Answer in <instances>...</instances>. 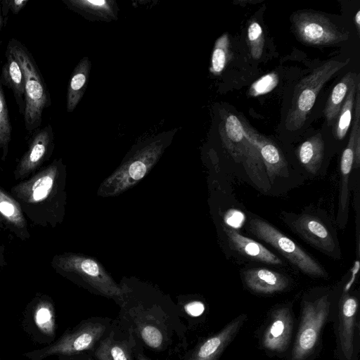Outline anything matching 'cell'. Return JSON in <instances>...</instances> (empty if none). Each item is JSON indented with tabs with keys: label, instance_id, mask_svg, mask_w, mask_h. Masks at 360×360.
Wrapping results in <instances>:
<instances>
[{
	"label": "cell",
	"instance_id": "1",
	"mask_svg": "<svg viewBox=\"0 0 360 360\" xmlns=\"http://www.w3.org/2000/svg\"><path fill=\"white\" fill-rule=\"evenodd\" d=\"M336 303L328 290L303 296L297 330L285 360H315L322 349L323 328L333 320Z\"/></svg>",
	"mask_w": 360,
	"mask_h": 360
},
{
	"label": "cell",
	"instance_id": "2",
	"mask_svg": "<svg viewBox=\"0 0 360 360\" xmlns=\"http://www.w3.org/2000/svg\"><path fill=\"white\" fill-rule=\"evenodd\" d=\"M60 168V162L55 160L11 188L12 196L33 224L46 227L56 222Z\"/></svg>",
	"mask_w": 360,
	"mask_h": 360
},
{
	"label": "cell",
	"instance_id": "3",
	"mask_svg": "<svg viewBox=\"0 0 360 360\" xmlns=\"http://www.w3.org/2000/svg\"><path fill=\"white\" fill-rule=\"evenodd\" d=\"M6 49L20 65L25 80V109L22 114L25 129L33 132L39 129L44 110L51 105L46 82L33 56L18 39L11 38Z\"/></svg>",
	"mask_w": 360,
	"mask_h": 360
},
{
	"label": "cell",
	"instance_id": "4",
	"mask_svg": "<svg viewBox=\"0 0 360 360\" xmlns=\"http://www.w3.org/2000/svg\"><path fill=\"white\" fill-rule=\"evenodd\" d=\"M349 62L328 60L314 69L295 87L292 104L285 119V127L288 131L300 129L305 123L314 106L316 97L330 79Z\"/></svg>",
	"mask_w": 360,
	"mask_h": 360
},
{
	"label": "cell",
	"instance_id": "5",
	"mask_svg": "<svg viewBox=\"0 0 360 360\" xmlns=\"http://www.w3.org/2000/svg\"><path fill=\"white\" fill-rule=\"evenodd\" d=\"M338 360H359L360 352L359 300L346 292L337 300L333 320Z\"/></svg>",
	"mask_w": 360,
	"mask_h": 360
},
{
	"label": "cell",
	"instance_id": "6",
	"mask_svg": "<svg viewBox=\"0 0 360 360\" xmlns=\"http://www.w3.org/2000/svg\"><path fill=\"white\" fill-rule=\"evenodd\" d=\"M295 323L291 302L273 307L257 332L260 349L269 357L285 358L292 342Z\"/></svg>",
	"mask_w": 360,
	"mask_h": 360
},
{
	"label": "cell",
	"instance_id": "7",
	"mask_svg": "<svg viewBox=\"0 0 360 360\" xmlns=\"http://www.w3.org/2000/svg\"><path fill=\"white\" fill-rule=\"evenodd\" d=\"M248 229L257 238L279 251L302 273L314 277L327 276V273L321 265L293 240L266 221L259 218H250Z\"/></svg>",
	"mask_w": 360,
	"mask_h": 360
},
{
	"label": "cell",
	"instance_id": "8",
	"mask_svg": "<svg viewBox=\"0 0 360 360\" xmlns=\"http://www.w3.org/2000/svg\"><path fill=\"white\" fill-rule=\"evenodd\" d=\"M105 330L98 322H84L65 332L55 342L41 349L24 354L30 360H43L56 355H72L92 349Z\"/></svg>",
	"mask_w": 360,
	"mask_h": 360
},
{
	"label": "cell",
	"instance_id": "9",
	"mask_svg": "<svg viewBox=\"0 0 360 360\" xmlns=\"http://www.w3.org/2000/svg\"><path fill=\"white\" fill-rule=\"evenodd\" d=\"M297 39L309 46H332L349 38V33L340 30L326 15L312 11H300L291 17Z\"/></svg>",
	"mask_w": 360,
	"mask_h": 360
},
{
	"label": "cell",
	"instance_id": "10",
	"mask_svg": "<svg viewBox=\"0 0 360 360\" xmlns=\"http://www.w3.org/2000/svg\"><path fill=\"white\" fill-rule=\"evenodd\" d=\"M162 148L160 140L143 148L105 182L102 190L105 193H117L141 179L160 157Z\"/></svg>",
	"mask_w": 360,
	"mask_h": 360
},
{
	"label": "cell",
	"instance_id": "11",
	"mask_svg": "<svg viewBox=\"0 0 360 360\" xmlns=\"http://www.w3.org/2000/svg\"><path fill=\"white\" fill-rule=\"evenodd\" d=\"M288 223L303 240L320 251L335 258L340 256V250L332 233L319 218L302 214L291 217Z\"/></svg>",
	"mask_w": 360,
	"mask_h": 360
},
{
	"label": "cell",
	"instance_id": "12",
	"mask_svg": "<svg viewBox=\"0 0 360 360\" xmlns=\"http://www.w3.org/2000/svg\"><path fill=\"white\" fill-rule=\"evenodd\" d=\"M27 151L15 169V178L22 179L36 171L51 155L54 147V134L49 124L34 131Z\"/></svg>",
	"mask_w": 360,
	"mask_h": 360
},
{
	"label": "cell",
	"instance_id": "13",
	"mask_svg": "<svg viewBox=\"0 0 360 360\" xmlns=\"http://www.w3.org/2000/svg\"><path fill=\"white\" fill-rule=\"evenodd\" d=\"M247 319V314H240L217 333L203 339L194 348L188 360H219L236 338Z\"/></svg>",
	"mask_w": 360,
	"mask_h": 360
},
{
	"label": "cell",
	"instance_id": "14",
	"mask_svg": "<svg viewBox=\"0 0 360 360\" xmlns=\"http://www.w3.org/2000/svg\"><path fill=\"white\" fill-rule=\"evenodd\" d=\"M360 115L354 114L353 127L350 132L347 146L342 152L340 160V191L338 222L341 228H344L347 222L349 213V179L353 164L354 163V141L356 134H360Z\"/></svg>",
	"mask_w": 360,
	"mask_h": 360
},
{
	"label": "cell",
	"instance_id": "15",
	"mask_svg": "<svg viewBox=\"0 0 360 360\" xmlns=\"http://www.w3.org/2000/svg\"><path fill=\"white\" fill-rule=\"evenodd\" d=\"M243 281L252 292L272 295L285 290L290 282L284 275L264 268H253L243 271Z\"/></svg>",
	"mask_w": 360,
	"mask_h": 360
},
{
	"label": "cell",
	"instance_id": "16",
	"mask_svg": "<svg viewBox=\"0 0 360 360\" xmlns=\"http://www.w3.org/2000/svg\"><path fill=\"white\" fill-rule=\"evenodd\" d=\"M0 224L21 239L30 237L25 216L18 202L0 188Z\"/></svg>",
	"mask_w": 360,
	"mask_h": 360
},
{
	"label": "cell",
	"instance_id": "17",
	"mask_svg": "<svg viewBox=\"0 0 360 360\" xmlns=\"http://www.w3.org/2000/svg\"><path fill=\"white\" fill-rule=\"evenodd\" d=\"M224 230L231 246L242 255L268 264H282L281 259L262 244L240 234L232 228L226 227Z\"/></svg>",
	"mask_w": 360,
	"mask_h": 360
},
{
	"label": "cell",
	"instance_id": "18",
	"mask_svg": "<svg viewBox=\"0 0 360 360\" xmlns=\"http://www.w3.org/2000/svg\"><path fill=\"white\" fill-rule=\"evenodd\" d=\"M5 62L2 66L0 81L2 86L12 92L18 112L22 115L25 109V80L22 70L12 53L6 49Z\"/></svg>",
	"mask_w": 360,
	"mask_h": 360
},
{
	"label": "cell",
	"instance_id": "19",
	"mask_svg": "<svg viewBox=\"0 0 360 360\" xmlns=\"http://www.w3.org/2000/svg\"><path fill=\"white\" fill-rule=\"evenodd\" d=\"M30 319L36 330L51 338L56 334V313L51 299L41 296L35 299L30 307Z\"/></svg>",
	"mask_w": 360,
	"mask_h": 360
},
{
	"label": "cell",
	"instance_id": "20",
	"mask_svg": "<svg viewBox=\"0 0 360 360\" xmlns=\"http://www.w3.org/2000/svg\"><path fill=\"white\" fill-rule=\"evenodd\" d=\"M254 138L263 161L268 179L274 183L276 177L284 176L287 166L278 148L266 137L253 131Z\"/></svg>",
	"mask_w": 360,
	"mask_h": 360
},
{
	"label": "cell",
	"instance_id": "21",
	"mask_svg": "<svg viewBox=\"0 0 360 360\" xmlns=\"http://www.w3.org/2000/svg\"><path fill=\"white\" fill-rule=\"evenodd\" d=\"M324 154V143L321 134L304 141L297 149V158L307 171L316 174L319 170Z\"/></svg>",
	"mask_w": 360,
	"mask_h": 360
},
{
	"label": "cell",
	"instance_id": "22",
	"mask_svg": "<svg viewBox=\"0 0 360 360\" xmlns=\"http://www.w3.org/2000/svg\"><path fill=\"white\" fill-rule=\"evenodd\" d=\"M90 70L87 57L83 58L71 75L67 92V110L71 112L79 103L86 89Z\"/></svg>",
	"mask_w": 360,
	"mask_h": 360
},
{
	"label": "cell",
	"instance_id": "23",
	"mask_svg": "<svg viewBox=\"0 0 360 360\" xmlns=\"http://www.w3.org/2000/svg\"><path fill=\"white\" fill-rule=\"evenodd\" d=\"M356 74L347 72L333 87L324 108V116L328 125H334L349 86Z\"/></svg>",
	"mask_w": 360,
	"mask_h": 360
},
{
	"label": "cell",
	"instance_id": "24",
	"mask_svg": "<svg viewBox=\"0 0 360 360\" xmlns=\"http://www.w3.org/2000/svg\"><path fill=\"white\" fill-rule=\"evenodd\" d=\"M358 77L356 75L352 82L334 124L333 134L339 140L345 137L351 123Z\"/></svg>",
	"mask_w": 360,
	"mask_h": 360
},
{
	"label": "cell",
	"instance_id": "25",
	"mask_svg": "<svg viewBox=\"0 0 360 360\" xmlns=\"http://www.w3.org/2000/svg\"><path fill=\"white\" fill-rule=\"evenodd\" d=\"M94 356L98 360H134L127 344L110 336L100 342Z\"/></svg>",
	"mask_w": 360,
	"mask_h": 360
},
{
	"label": "cell",
	"instance_id": "26",
	"mask_svg": "<svg viewBox=\"0 0 360 360\" xmlns=\"http://www.w3.org/2000/svg\"><path fill=\"white\" fill-rule=\"evenodd\" d=\"M11 137L12 124L3 86L0 81V158L2 160L6 158Z\"/></svg>",
	"mask_w": 360,
	"mask_h": 360
},
{
	"label": "cell",
	"instance_id": "27",
	"mask_svg": "<svg viewBox=\"0 0 360 360\" xmlns=\"http://www.w3.org/2000/svg\"><path fill=\"white\" fill-rule=\"evenodd\" d=\"M230 41L227 33H224L214 44L212 54L210 71L216 75L221 73L229 56Z\"/></svg>",
	"mask_w": 360,
	"mask_h": 360
},
{
	"label": "cell",
	"instance_id": "28",
	"mask_svg": "<svg viewBox=\"0 0 360 360\" xmlns=\"http://www.w3.org/2000/svg\"><path fill=\"white\" fill-rule=\"evenodd\" d=\"M63 2L71 9L78 12L94 11L101 14L111 12L110 2L105 0H66Z\"/></svg>",
	"mask_w": 360,
	"mask_h": 360
},
{
	"label": "cell",
	"instance_id": "29",
	"mask_svg": "<svg viewBox=\"0 0 360 360\" xmlns=\"http://www.w3.org/2000/svg\"><path fill=\"white\" fill-rule=\"evenodd\" d=\"M248 40L252 57L256 60L260 58L264 49V37L260 25L256 21L249 25Z\"/></svg>",
	"mask_w": 360,
	"mask_h": 360
},
{
	"label": "cell",
	"instance_id": "30",
	"mask_svg": "<svg viewBox=\"0 0 360 360\" xmlns=\"http://www.w3.org/2000/svg\"><path fill=\"white\" fill-rule=\"evenodd\" d=\"M278 77L276 73H268L254 83L249 89V95L257 96L271 91L278 84Z\"/></svg>",
	"mask_w": 360,
	"mask_h": 360
},
{
	"label": "cell",
	"instance_id": "31",
	"mask_svg": "<svg viewBox=\"0 0 360 360\" xmlns=\"http://www.w3.org/2000/svg\"><path fill=\"white\" fill-rule=\"evenodd\" d=\"M140 334L144 342L152 349H159L163 342L160 330L155 326L144 324L140 328Z\"/></svg>",
	"mask_w": 360,
	"mask_h": 360
},
{
	"label": "cell",
	"instance_id": "32",
	"mask_svg": "<svg viewBox=\"0 0 360 360\" xmlns=\"http://www.w3.org/2000/svg\"><path fill=\"white\" fill-rule=\"evenodd\" d=\"M29 2L27 0H1V13L4 21L6 23L9 12L17 15Z\"/></svg>",
	"mask_w": 360,
	"mask_h": 360
},
{
	"label": "cell",
	"instance_id": "33",
	"mask_svg": "<svg viewBox=\"0 0 360 360\" xmlns=\"http://www.w3.org/2000/svg\"><path fill=\"white\" fill-rule=\"evenodd\" d=\"M185 310L190 316H198L204 312L205 306L201 302L193 301L185 306Z\"/></svg>",
	"mask_w": 360,
	"mask_h": 360
},
{
	"label": "cell",
	"instance_id": "34",
	"mask_svg": "<svg viewBox=\"0 0 360 360\" xmlns=\"http://www.w3.org/2000/svg\"><path fill=\"white\" fill-rule=\"evenodd\" d=\"M354 21L357 26V30L359 32V28H360V11L359 10L356 15H354Z\"/></svg>",
	"mask_w": 360,
	"mask_h": 360
},
{
	"label": "cell",
	"instance_id": "35",
	"mask_svg": "<svg viewBox=\"0 0 360 360\" xmlns=\"http://www.w3.org/2000/svg\"><path fill=\"white\" fill-rule=\"evenodd\" d=\"M4 24V18H3L2 13H1V1H0V34H1V29H2Z\"/></svg>",
	"mask_w": 360,
	"mask_h": 360
},
{
	"label": "cell",
	"instance_id": "36",
	"mask_svg": "<svg viewBox=\"0 0 360 360\" xmlns=\"http://www.w3.org/2000/svg\"><path fill=\"white\" fill-rule=\"evenodd\" d=\"M137 359H138V360H148L147 358H146L144 356H143L141 354H139L137 356Z\"/></svg>",
	"mask_w": 360,
	"mask_h": 360
},
{
	"label": "cell",
	"instance_id": "37",
	"mask_svg": "<svg viewBox=\"0 0 360 360\" xmlns=\"http://www.w3.org/2000/svg\"><path fill=\"white\" fill-rule=\"evenodd\" d=\"M89 360H91V359H89Z\"/></svg>",
	"mask_w": 360,
	"mask_h": 360
}]
</instances>
